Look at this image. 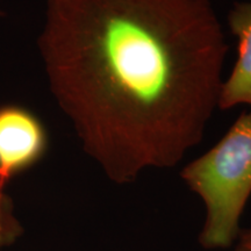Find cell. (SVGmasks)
Returning <instances> with one entry per match:
<instances>
[{
	"mask_svg": "<svg viewBox=\"0 0 251 251\" xmlns=\"http://www.w3.org/2000/svg\"><path fill=\"white\" fill-rule=\"evenodd\" d=\"M37 47L84 151L119 185L201 142L229 50L211 0H47Z\"/></svg>",
	"mask_w": 251,
	"mask_h": 251,
	"instance_id": "1",
	"label": "cell"
},
{
	"mask_svg": "<svg viewBox=\"0 0 251 251\" xmlns=\"http://www.w3.org/2000/svg\"><path fill=\"white\" fill-rule=\"evenodd\" d=\"M180 177L206 207L200 246L230 248L251 196V112L242 113L213 148L185 166Z\"/></svg>",
	"mask_w": 251,
	"mask_h": 251,
	"instance_id": "2",
	"label": "cell"
},
{
	"mask_svg": "<svg viewBox=\"0 0 251 251\" xmlns=\"http://www.w3.org/2000/svg\"><path fill=\"white\" fill-rule=\"evenodd\" d=\"M48 134L36 115L20 106H0V190L41 161Z\"/></svg>",
	"mask_w": 251,
	"mask_h": 251,
	"instance_id": "3",
	"label": "cell"
},
{
	"mask_svg": "<svg viewBox=\"0 0 251 251\" xmlns=\"http://www.w3.org/2000/svg\"><path fill=\"white\" fill-rule=\"evenodd\" d=\"M227 20L237 39L238 56L229 77L222 81L218 108L230 109L238 105L251 107V2H235Z\"/></svg>",
	"mask_w": 251,
	"mask_h": 251,
	"instance_id": "4",
	"label": "cell"
},
{
	"mask_svg": "<svg viewBox=\"0 0 251 251\" xmlns=\"http://www.w3.org/2000/svg\"><path fill=\"white\" fill-rule=\"evenodd\" d=\"M23 234L24 227L15 214L13 201L0 190V251L13 246Z\"/></svg>",
	"mask_w": 251,
	"mask_h": 251,
	"instance_id": "5",
	"label": "cell"
},
{
	"mask_svg": "<svg viewBox=\"0 0 251 251\" xmlns=\"http://www.w3.org/2000/svg\"><path fill=\"white\" fill-rule=\"evenodd\" d=\"M234 251H251V228L240 231Z\"/></svg>",
	"mask_w": 251,
	"mask_h": 251,
	"instance_id": "6",
	"label": "cell"
},
{
	"mask_svg": "<svg viewBox=\"0 0 251 251\" xmlns=\"http://www.w3.org/2000/svg\"><path fill=\"white\" fill-rule=\"evenodd\" d=\"M2 14H4V13H2V11H1V9H0V17H2Z\"/></svg>",
	"mask_w": 251,
	"mask_h": 251,
	"instance_id": "7",
	"label": "cell"
},
{
	"mask_svg": "<svg viewBox=\"0 0 251 251\" xmlns=\"http://www.w3.org/2000/svg\"><path fill=\"white\" fill-rule=\"evenodd\" d=\"M250 2H251V0H250Z\"/></svg>",
	"mask_w": 251,
	"mask_h": 251,
	"instance_id": "8",
	"label": "cell"
}]
</instances>
